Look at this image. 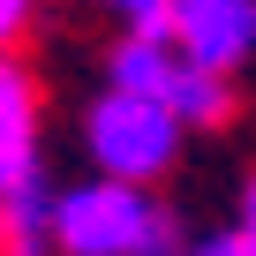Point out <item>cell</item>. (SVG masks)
I'll list each match as a JSON object with an SVG mask.
<instances>
[{
	"mask_svg": "<svg viewBox=\"0 0 256 256\" xmlns=\"http://www.w3.org/2000/svg\"><path fill=\"white\" fill-rule=\"evenodd\" d=\"M53 241L76 248V256H151L174 241V218L144 196V181H90V188H68L60 211H53Z\"/></svg>",
	"mask_w": 256,
	"mask_h": 256,
	"instance_id": "obj_1",
	"label": "cell"
},
{
	"mask_svg": "<svg viewBox=\"0 0 256 256\" xmlns=\"http://www.w3.org/2000/svg\"><path fill=\"white\" fill-rule=\"evenodd\" d=\"M83 144H90L98 174L158 181V174L174 166V151H181V113H174L166 98H151V90L113 83V90L90 106V120H83Z\"/></svg>",
	"mask_w": 256,
	"mask_h": 256,
	"instance_id": "obj_2",
	"label": "cell"
},
{
	"mask_svg": "<svg viewBox=\"0 0 256 256\" xmlns=\"http://www.w3.org/2000/svg\"><path fill=\"white\" fill-rule=\"evenodd\" d=\"M174 46L204 68H234L256 53V0H174Z\"/></svg>",
	"mask_w": 256,
	"mask_h": 256,
	"instance_id": "obj_3",
	"label": "cell"
},
{
	"mask_svg": "<svg viewBox=\"0 0 256 256\" xmlns=\"http://www.w3.org/2000/svg\"><path fill=\"white\" fill-rule=\"evenodd\" d=\"M38 151V90L16 60H0V188H16Z\"/></svg>",
	"mask_w": 256,
	"mask_h": 256,
	"instance_id": "obj_4",
	"label": "cell"
},
{
	"mask_svg": "<svg viewBox=\"0 0 256 256\" xmlns=\"http://www.w3.org/2000/svg\"><path fill=\"white\" fill-rule=\"evenodd\" d=\"M166 106L181 113V128H218V120H234V83H226V68H204L181 53L166 76Z\"/></svg>",
	"mask_w": 256,
	"mask_h": 256,
	"instance_id": "obj_5",
	"label": "cell"
},
{
	"mask_svg": "<svg viewBox=\"0 0 256 256\" xmlns=\"http://www.w3.org/2000/svg\"><path fill=\"white\" fill-rule=\"evenodd\" d=\"M53 211H60V196H46L38 174H23L16 188H0V226H8L16 248H46L53 241Z\"/></svg>",
	"mask_w": 256,
	"mask_h": 256,
	"instance_id": "obj_6",
	"label": "cell"
},
{
	"mask_svg": "<svg viewBox=\"0 0 256 256\" xmlns=\"http://www.w3.org/2000/svg\"><path fill=\"white\" fill-rule=\"evenodd\" d=\"M106 8L128 16L136 30H166V38H174V0H106Z\"/></svg>",
	"mask_w": 256,
	"mask_h": 256,
	"instance_id": "obj_7",
	"label": "cell"
},
{
	"mask_svg": "<svg viewBox=\"0 0 256 256\" xmlns=\"http://www.w3.org/2000/svg\"><path fill=\"white\" fill-rule=\"evenodd\" d=\"M234 234H241V256H256V181H248V196H241V226H234Z\"/></svg>",
	"mask_w": 256,
	"mask_h": 256,
	"instance_id": "obj_8",
	"label": "cell"
},
{
	"mask_svg": "<svg viewBox=\"0 0 256 256\" xmlns=\"http://www.w3.org/2000/svg\"><path fill=\"white\" fill-rule=\"evenodd\" d=\"M23 16H30V0H0V53H8V38L23 30Z\"/></svg>",
	"mask_w": 256,
	"mask_h": 256,
	"instance_id": "obj_9",
	"label": "cell"
},
{
	"mask_svg": "<svg viewBox=\"0 0 256 256\" xmlns=\"http://www.w3.org/2000/svg\"><path fill=\"white\" fill-rule=\"evenodd\" d=\"M0 241H8V226H0Z\"/></svg>",
	"mask_w": 256,
	"mask_h": 256,
	"instance_id": "obj_10",
	"label": "cell"
}]
</instances>
